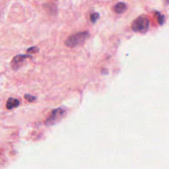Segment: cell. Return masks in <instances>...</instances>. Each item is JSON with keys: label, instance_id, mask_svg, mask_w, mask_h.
Returning <instances> with one entry per match:
<instances>
[{"label": "cell", "instance_id": "7", "mask_svg": "<svg viewBox=\"0 0 169 169\" xmlns=\"http://www.w3.org/2000/svg\"><path fill=\"white\" fill-rule=\"evenodd\" d=\"M98 18H99V14H98V13H94L91 14V21L92 22H93V23L96 22V21L98 20Z\"/></svg>", "mask_w": 169, "mask_h": 169}, {"label": "cell", "instance_id": "5", "mask_svg": "<svg viewBox=\"0 0 169 169\" xmlns=\"http://www.w3.org/2000/svg\"><path fill=\"white\" fill-rule=\"evenodd\" d=\"M19 104H20V102H19V100L16 99V98H9L7 101L6 108L8 110H11L17 107L19 105Z\"/></svg>", "mask_w": 169, "mask_h": 169}, {"label": "cell", "instance_id": "1", "mask_svg": "<svg viewBox=\"0 0 169 169\" xmlns=\"http://www.w3.org/2000/svg\"><path fill=\"white\" fill-rule=\"evenodd\" d=\"M89 36V33L87 31L79 32L70 36L65 42L66 46L69 48H75L82 44Z\"/></svg>", "mask_w": 169, "mask_h": 169}, {"label": "cell", "instance_id": "4", "mask_svg": "<svg viewBox=\"0 0 169 169\" xmlns=\"http://www.w3.org/2000/svg\"><path fill=\"white\" fill-rule=\"evenodd\" d=\"M32 56L30 55H27V54H19L15 56L13 58L12 61L11 62V65L12 68L14 70H17L21 67L22 64H23L25 60L27 58H31Z\"/></svg>", "mask_w": 169, "mask_h": 169}, {"label": "cell", "instance_id": "11", "mask_svg": "<svg viewBox=\"0 0 169 169\" xmlns=\"http://www.w3.org/2000/svg\"><path fill=\"white\" fill-rule=\"evenodd\" d=\"M0 154H1V153H0Z\"/></svg>", "mask_w": 169, "mask_h": 169}, {"label": "cell", "instance_id": "10", "mask_svg": "<svg viewBox=\"0 0 169 169\" xmlns=\"http://www.w3.org/2000/svg\"><path fill=\"white\" fill-rule=\"evenodd\" d=\"M158 17H157V21H158V22H159V24L160 25H163V23L165 22V16L164 15H160V14L159 13L158 14Z\"/></svg>", "mask_w": 169, "mask_h": 169}, {"label": "cell", "instance_id": "9", "mask_svg": "<svg viewBox=\"0 0 169 169\" xmlns=\"http://www.w3.org/2000/svg\"><path fill=\"white\" fill-rule=\"evenodd\" d=\"M25 98L28 101V102H29V103L34 102V101L36 99V98L35 97H34V96H32L30 95H25Z\"/></svg>", "mask_w": 169, "mask_h": 169}, {"label": "cell", "instance_id": "2", "mask_svg": "<svg viewBox=\"0 0 169 169\" xmlns=\"http://www.w3.org/2000/svg\"><path fill=\"white\" fill-rule=\"evenodd\" d=\"M149 27V21L147 18L139 17L134 20L131 25V29L134 32L145 33L148 30Z\"/></svg>", "mask_w": 169, "mask_h": 169}, {"label": "cell", "instance_id": "3", "mask_svg": "<svg viewBox=\"0 0 169 169\" xmlns=\"http://www.w3.org/2000/svg\"><path fill=\"white\" fill-rule=\"evenodd\" d=\"M65 113V111L61 108H57L53 110L50 116L47 118L45 122V124L47 126H51L55 125L58 123L61 118H63Z\"/></svg>", "mask_w": 169, "mask_h": 169}, {"label": "cell", "instance_id": "6", "mask_svg": "<svg viewBox=\"0 0 169 169\" xmlns=\"http://www.w3.org/2000/svg\"><path fill=\"white\" fill-rule=\"evenodd\" d=\"M126 9H127V5L125 3L123 2L118 3V4H117L114 6L115 12L118 14H122L123 13H124Z\"/></svg>", "mask_w": 169, "mask_h": 169}, {"label": "cell", "instance_id": "8", "mask_svg": "<svg viewBox=\"0 0 169 169\" xmlns=\"http://www.w3.org/2000/svg\"><path fill=\"white\" fill-rule=\"evenodd\" d=\"M38 51H39V48L38 47L33 46V47L29 48L27 50V52L28 53H35L36 52H38Z\"/></svg>", "mask_w": 169, "mask_h": 169}]
</instances>
